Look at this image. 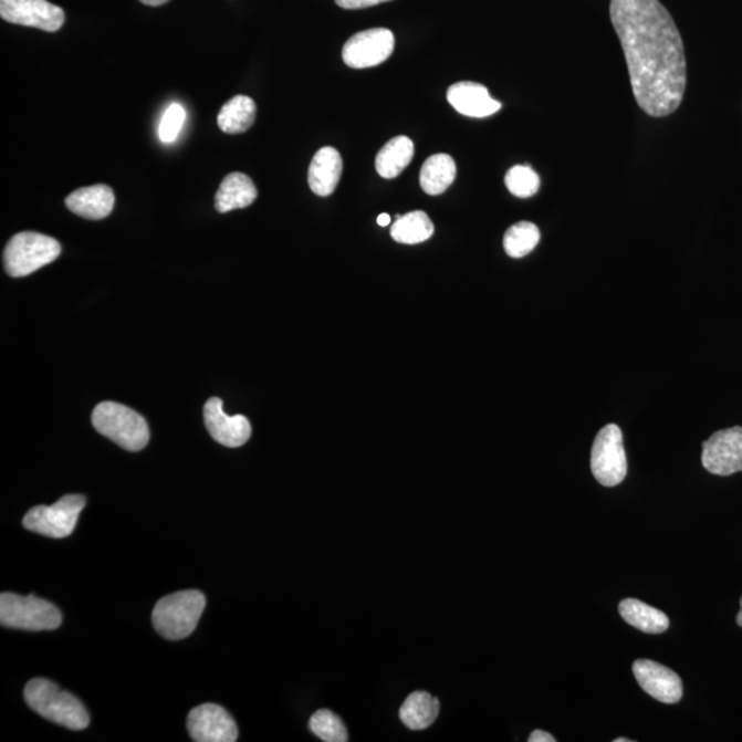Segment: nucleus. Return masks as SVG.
<instances>
[{
    "label": "nucleus",
    "instance_id": "nucleus-3",
    "mask_svg": "<svg viewBox=\"0 0 742 742\" xmlns=\"http://www.w3.org/2000/svg\"><path fill=\"white\" fill-rule=\"evenodd\" d=\"M206 604V596L198 591L169 594L161 598L153 609V626L164 638L179 641L196 630Z\"/></svg>",
    "mask_w": 742,
    "mask_h": 742
},
{
    "label": "nucleus",
    "instance_id": "nucleus-10",
    "mask_svg": "<svg viewBox=\"0 0 742 742\" xmlns=\"http://www.w3.org/2000/svg\"><path fill=\"white\" fill-rule=\"evenodd\" d=\"M702 467L717 475H730L742 470V428L719 430L702 443Z\"/></svg>",
    "mask_w": 742,
    "mask_h": 742
},
{
    "label": "nucleus",
    "instance_id": "nucleus-25",
    "mask_svg": "<svg viewBox=\"0 0 742 742\" xmlns=\"http://www.w3.org/2000/svg\"><path fill=\"white\" fill-rule=\"evenodd\" d=\"M541 241V231L534 223L520 222L512 226L503 237V248L509 257L520 259L534 251Z\"/></svg>",
    "mask_w": 742,
    "mask_h": 742
},
{
    "label": "nucleus",
    "instance_id": "nucleus-17",
    "mask_svg": "<svg viewBox=\"0 0 742 742\" xmlns=\"http://www.w3.org/2000/svg\"><path fill=\"white\" fill-rule=\"evenodd\" d=\"M343 173V160L334 147L325 146L316 153L309 169L310 189L316 196L327 197L337 189Z\"/></svg>",
    "mask_w": 742,
    "mask_h": 742
},
{
    "label": "nucleus",
    "instance_id": "nucleus-24",
    "mask_svg": "<svg viewBox=\"0 0 742 742\" xmlns=\"http://www.w3.org/2000/svg\"><path fill=\"white\" fill-rule=\"evenodd\" d=\"M435 226L428 215L422 211H415L404 215V217H396V222L390 229V237L396 242L405 243V245H417L428 241L433 236Z\"/></svg>",
    "mask_w": 742,
    "mask_h": 742
},
{
    "label": "nucleus",
    "instance_id": "nucleus-28",
    "mask_svg": "<svg viewBox=\"0 0 742 742\" xmlns=\"http://www.w3.org/2000/svg\"><path fill=\"white\" fill-rule=\"evenodd\" d=\"M186 121V111L182 105L173 104L168 106L158 126V137L164 144H173L178 138Z\"/></svg>",
    "mask_w": 742,
    "mask_h": 742
},
{
    "label": "nucleus",
    "instance_id": "nucleus-2",
    "mask_svg": "<svg viewBox=\"0 0 742 742\" xmlns=\"http://www.w3.org/2000/svg\"><path fill=\"white\" fill-rule=\"evenodd\" d=\"M24 696L27 704L50 722L71 730L88 727L90 715L83 702L49 679H32L27 683Z\"/></svg>",
    "mask_w": 742,
    "mask_h": 742
},
{
    "label": "nucleus",
    "instance_id": "nucleus-20",
    "mask_svg": "<svg viewBox=\"0 0 742 742\" xmlns=\"http://www.w3.org/2000/svg\"><path fill=\"white\" fill-rule=\"evenodd\" d=\"M619 614L628 625L647 634H661L670 627V619L665 612L651 608L650 605L636 598L623 599Z\"/></svg>",
    "mask_w": 742,
    "mask_h": 742
},
{
    "label": "nucleus",
    "instance_id": "nucleus-19",
    "mask_svg": "<svg viewBox=\"0 0 742 742\" xmlns=\"http://www.w3.org/2000/svg\"><path fill=\"white\" fill-rule=\"evenodd\" d=\"M412 157H415V144L410 138L401 135V137L390 139L376 157V169L379 177L398 178L409 167Z\"/></svg>",
    "mask_w": 742,
    "mask_h": 742
},
{
    "label": "nucleus",
    "instance_id": "nucleus-34",
    "mask_svg": "<svg viewBox=\"0 0 742 742\" xmlns=\"http://www.w3.org/2000/svg\"><path fill=\"white\" fill-rule=\"evenodd\" d=\"M628 739H616L615 742H630Z\"/></svg>",
    "mask_w": 742,
    "mask_h": 742
},
{
    "label": "nucleus",
    "instance_id": "nucleus-12",
    "mask_svg": "<svg viewBox=\"0 0 742 742\" xmlns=\"http://www.w3.org/2000/svg\"><path fill=\"white\" fill-rule=\"evenodd\" d=\"M187 730L197 742H234L238 728L234 719L224 708L202 704L191 710L187 717Z\"/></svg>",
    "mask_w": 742,
    "mask_h": 742
},
{
    "label": "nucleus",
    "instance_id": "nucleus-1",
    "mask_svg": "<svg viewBox=\"0 0 742 742\" xmlns=\"http://www.w3.org/2000/svg\"><path fill=\"white\" fill-rule=\"evenodd\" d=\"M609 14L637 104L651 117L672 115L682 104L688 79L676 21L659 0H610Z\"/></svg>",
    "mask_w": 742,
    "mask_h": 742
},
{
    "label": "nucleus",
    "instance_id": "nucleus-6",
    "mask_svg": "<svg viewBox=\"0 0 742 742\" xmlns=\"http://www.w3.org/2000/svg\"><path fill=\"white\" fill-rule=\"evenodd\" d=\"M0 623L17 630L50 631L61 626L62 616L59 608L46 599L3 593L0 596Z\"/></svg>",
    "mask_w": 742,
    "mask_h": 742
},
{
    "label": "nucleus",
    "instance_id": "nucleus-9",
    "mask_svg": "<svg viewBox=\"0 0 742 742\" xmlns=\"http://www.w3.org/2000/svg\"><path fill=\"white\" fill-rule=\"evenodd\" d=\"M395 36L387 28H373L356 33L344 44L343 61L354 70L377 66L393 55Z\"/></svg>",
    "mask_w": 742,
    "mask_h": 742
},
{
    "label": "nucleus",
    "instance_id": "nucleus-27",
    "mask_svg": "<svg viewBox=\"0 0 742 742\" xmlns=\"http://www.w3.org/2000/svg\"><path fill=\"white\" fill-rule=\"evenodd\" d=\"M505 184L508 190L519 198L535 196L541 187L540 175L530 166H514L509 169Z\"/></svg>",
    "mask_w": 742,
    "mask_h": 742
},
{
    "label": "nucleus",
    "instance_id": "nucleus-30",
    "mask_svg": "<svg viewBox=\"0 0 742 742\" xmlns=\"http://www.w3.org/2000/svg\"><path fill=\"white\" fill-rule=\"evenodd\" d=\"M530 742H554L556 739L552 734L543 732V730H535L534 733L530 735Z\"/></svg>",
    "mask_w": 742,
    "mask_h": 742
},
{
    "label": "nucleus",
    "instance_id": "nucleus-26",
    "mask_svg": "<svg viewBox=\"0 0 742 742\" xmlns=\"http://www.w3.org/2000/svg\"><path fill=\"white\" fill-rule=\"evenodd\" d=\"M310 729L316 738L326 742H345L349 739L342 719L328 710L316 711L310 719Z\"/></svg>",
    "mask_w": 742,
    "mask_h": 742
},
{
    "label": "nucleus",
    "instance_id": "nucleus-5",
    "mask_svg": "<svg viewBox=\"0 0 742 742\" xmlns=\"http://www.w3.org/2000/svg\"><path fill=\"white\" fill-rule=\"evenodd\" d=\"M62 252L61 243L53 237L24 231L9 241L3 252L6 273L14 279L31 275L53 263Z\"/></svg>",
    "mask_w": 742,
    "mask_h": 742
},
{
    "label": "nucleus",
    "instance_id": "nucleus-4",
    "mask_svg": "<svg viewBox=\"0 0 742 742\" xmlns=\"http://www.w3.org/2000/svg\"><path fill=\"white\" fill-rule=\"evenodd\" d=\"M92 419L96 432L115 441L124 450L140 451L149 443V425L127 406L102 401L95 407Z\"/></svg>",
    "mask_w": 742,
    "mask_h": 742
},
{
    "label": "nucleus",
    "instance_id": "nucleus-11",
    "mask_svg": "<svg viewBox=\"0 0 742 742\" xmlns=\"http://www.w3.org/2000/svg\"><path fill=\"white\" fill-rule=\"evenodd\" d=\"M0 17L10 24L60 31L65 22L64 10L48 0H0Z\"/></svg>",
    "mask_w": 742,
    "mask_h": 742
},
{
    "label": "nucleus",
    "instance_id": "nucleus-22",
    "mask_svg": "<svg viewBox=\"0 0 742 742\" xmlns=\"http://www.w3.org/2000/svg\"><path fill=\"white\" fill-rule=\"evenodd\" d=\"M440 711L439 700L427 692H415L400 707L399 717L405 727L424 730L432 727Z\"/></svg>",
    "mask_w": 742,
    "mask_h": 742
},
{
    "label": "nucleus",
    "instance_id": "nucleus-15",
    "mask_svg": "<svg viewBox=\"0 0 742 742\" xmlns=\"http://www.w3.org/2000/svg\"><path fill=\"white\" fill-rule=\"evenodd\" d=\"M447 100L457 112L469 117H489L501 111V102L491 98L489 90L479 83L460 82L452 84Z\"/></svg>",
    "mask_w": 742,
    "mask_h": 742
},
{
    "label": "nucleus",
    "instance_id": "nucleus-13",
    "mask_svg": "<svg viewBox=\"0 0 742 742\" xmlns=\"http://www.w3.org/2000/svg\"><path fill=\"white\" fill-rule=\"evenodd\" d=\"M634 677L645 692L665 704H677L683 696L681 678L659 662L637 660L633 665Z\"/></svg>",
    "mask_w": 742,
    "mask_h": 742
},
{
    "label": "nucleus",
    "instance_id": "nucleus-7",
    "mask_svg": "<svg viewBox=\"0 0 742 742\" xmlns=\"http://www.w3.org/2000/svg\"><path fill=\"white\" fill-rule=\"evenodd\" d=\"M84 506H86V498L65 495L54 505H39L31 509L22 520V524L28 531L61 540V537L72 535V532L75 531L79 515H81Z\"/></svg>",
    "mask_w": 742,
    "mask_h": 742
},
{
    "label": "nucleus",
    "instance_id": "nucleus-14",
    "mask_svg": "<svg viewBox=\"0 0 742 742\" xmlns=\"http://www.w3.org/2000/svg\"><path fill=\"white\" fill-rule=\"evenodd\" d=\"M203 421L212 439L230 449H237L251 439L252 427L249 419L243 416L226 415L223 401L219 398H211L207 401L203 407Z\"/></svg>",
    "mask_w": 742,
    "mask_h": 742
},
{
    "label": "nucleus",
    "instance_id": "nucleus-32",
    "mask_svg": "<svg viewBox=\"0 0 742 742\" xmlns=\"http://www.w3.org/2000/svg\"><path fill=\"white\" fill-rule=\"evenodd\" d=\"M377 223L382 226V228H385V226H388L390 223V217L388 213H383L379 215L377 219Z\"/></svg>",
    "mask_w": 742,
    "mask_h": 742
},
{
    "label": "nucleus",
    "instance_id": "nucleus-16",
    "mask_svg": "<svg viewBox=\"0 0 742 742\" xmlns=\"http://www.w3.org/2000/svg\"><path fill=\"white\" fill-rule=\"evenodd\" d=\"M65 203L77 217L101 220L109 217L115 208V192L106 185L82 187L71 192Z\"/></svg>",
    "mask_w": 742,
    "mask_h": 742
},
{
    "label": "nucleus",
    "instance_id": "nucleus-29",
    "mask_svg": "<svg viewBox=\"0 0 742 742\" xmlns=\"http://www.w3.org/2000/svg\"><path fill=\"white\" fill-rule=\"evenodd\" d=\"M390 2V0H336L337 6L347 10H358L372 8L379 3Z\"/></svg>",
    "mask_w": 742,
    "mask_h": 742
},
{
    "label": "nucleus",
    "instance_id": "nucleus-18",
    "mask_svg": "<svg viewBox=\"0 0 742 742\" xmlns=\"http://www.w3.org/2000/svg\"><path fill=\"white\" fill-rule=\"evenodd\" d=\"M258 198L257 186L245 174L232 173L223 179L215 197V208L220 213L252 206Z\"/></svg>",
    "mask_w": 742,
    "mask_h": 742
},
{
    "label": "nucleus",
    "instance_id": "nucleus-33",
    "mask_svg": "<svg viewBox=\"0 0 742 742\" xmlns=\"http://www.w3.org/2000/svg\"><path fill=\"white\" fill-rule=\"evenodd\" d=\"M740 604H741V610L739 612V615H738V625H739L740 627H742V598H741V603H740Z\"/></svg>",
    "mask_w": 742,
    "mask_h": 742
},
{
    "label": "nucleus",
    "instance_id": "nucleus-21",
    "mask_svg": "<svg viewBox=\"0 0 742 742\" xmlns=\"http://www.w3.org/2000/svg\"><path fill=\"white\" fill-rule=\"evenodd\" d=\"M456 177V161L451 156L441 153V155L430 156L424 163L421 174H419V184L427 195L439 196L449 189Z\"/></svg>",
    "mask_w": 742,
    "mask_h": 742
},
{
    "label": "nucleus",
    "instance_id": "nucleus-8",
    "mask_svg": "<svg viewBox=\"0 0 742 742\" xmlns=\"http://www.w3.org/2000/svg\"><path fill=\"white\" fill-rule=\"evenodd\" d=\"M592 472L599 484L616 487L626 479L627 457L623 433L615 424L599 430L592 449Z\"/></svg>",
    "mask_w": 742,
    "mask_h": 742
},
{
    "label": "nucleus",
    "instance_id": "nucleus-23",
    "mask_svg": "<svg viewBox=\"0 0 742 742\" xmlns=\"http://www.w3.org/2000/svg\"><path fill=\"white\" fill-rule=\"evenodd\" d=\"M257 118V104L247 95L231 98L219 112L218 126L226 134H242L253 126Z\"/></svg>",
    "mask_w": 742,
    "mask_h": 742
},
{
    "label": "nucleus",
    "instance_id": "nucleus-31",
    "mask_svg": "<svg viewBox=\"0 0 742 742\" xmlns=\"http://www.w3.org/2000/svg\"><path fill=\"white\" fill-rule=\"evenodd\" d=\"M139 2L146 6H151V8H157V6L166 4L169 0H139Z\"/></svg>",
    "mask_w": 742,
    "mask_h": 742
}]
</instances>
